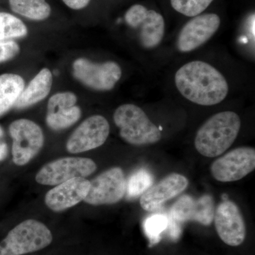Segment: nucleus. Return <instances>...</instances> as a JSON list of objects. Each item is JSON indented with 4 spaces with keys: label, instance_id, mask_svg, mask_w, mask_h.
<instances>
[{
    "label": "nucleus",
    "instance_id": "39448f33",
    "mask_svg": "<svg viewBox=\"0 0 255 255\" xmlns=\"http://www.w3.org/2000/svg\"><path fill=\"white\" fill-rule=\"evenodd\" d=\"M9 131L13 140V162L18 166L25 165L38 155L43 147V130L35 122L21 119L10 124Z\"/></svg>",
    "mask_w": 255,
    "mask_h": 255
},
{
    "label": "nucleus",
    "instance_id": "0eeeda50",
    "mask_svg": "<svg viewBox=\"0 0 255 255\" xmlns=\"http://www.w3.org/2000/svg\"><path fill=\"white\" fill-rule=\"evenodd\" d=\"M73 73L85 86L97 91H110L122 78V70L115 62L95 63L80 58L74 61Z\"/></svg>",
    "mask_w": 255,
    "mask_h": 255
},
{
    "label": "nucleus",
    "instance_id": "4468645a",
    "mask_svg": "<svg viewBox=\"0 0 255 255\" xmlns=\"http://www.w3.org/2000/svg\"><path fill=\"white\" fill-rule=\"evenodd\" d=\"M77 102L76 95L71 92H58L52 96L47 106V125L53 130H60L77 123L82 116Z\"/></svg>",
    "mask_w": 255,
    "mask_h": 255
},
{
    "label": "nucleus",
    "instance_id": "9b49d317",
    "mask_svg": "<svg viewBox=\"0 0 255 255\" xmlns=\"http://www.w3.org/2000/svg\"><path fill=\"white\" fill-rule=\"evenodd\" d=\"M110 132V124L105 117L92 116L74 130L67 142V150L75 154L97 148L105 144Z\"/></svg>",
    "mask_w": 255,
    "mask_h": 255
},
{
    "label": "nucleus",
    "instance_id": "aec40b11",
    "mask_svg": "<svg viewBox=\"0 0 255 255\" xmlns=\"http://www.w3.org/2000/svg\"><path fill=\"white\" fill-rule=\"evenodd\" d=\"M9 2L14 12L35 21L46 19L51 13L46 0H9Z\"/></svg>",
    "mask_w": 255,
    "mask_h": 255
},
{
    "label": "nucleus",
    "instance_id": "f8f14e48",
    "mask_svg": "<svg viewBox=\"0 0 255 255\" xmlns=\"http://www.w3.org/2000/svg\"><path fill=\"white\" fill-rule=\"evenodd\" d=\"M214 223L221 241L229 246L243 244L246 238V225L237 204L225 200L215 210Z\"/></svg>",
    "mask_w": 255,
    "mask_h": 255
},
{
    "label": "nucleus",
    "instance_id": "7ed1b4c3",
    "mask_svg": "<svg viewBox=\"0 0 255 255\" xmlns=\"http://www.w3.org/2000/svg\"><path fill=\"white\" fill-rule=\"evenodd\" d=\"M114 121L120 130L121 137L130 145H152L162 138L160 130L136 105L120 106L114 112Z\"/></svg>",
    "mask_w": 255,
    "mask_h": 255
},
{
    "label": "nucleus",
    "instance_id": "dca6fc26",
    "mask_svg": "<svg viewBox=\"0 0 255 255\" xmlns=\"http://www.w3.org/2000/svg\"><path fill=\"white\" fill-rule=\"evenodd\" d=\"M90 187V181L85 178H73L48 191L45 203L52 211L61 212L85 200Z\"/></svg>",
    "mask_w": 255,
    "mask_h": 255
},
{
    "label": "nucleus",
    "instance_id": "1a4fd4ad",
    "mask_svg": "<svg viewBox=\"0 0 255 255\" xmlns=\"http://www.w3.org/2000/svg\"><path fill=\"white\" fill-rule=\"evenodd\" d=\"M255 168V148L240 147L216 159L211 164V172L219 182H233L246 177Z\"/></svg>",
    "mask_w": 255,
    "mask_h": 255
},
{
    "label": "nucleus",
    "instance_id": "4be33fe9",
    "mask_svg": "<svg viewBox=\"0 0 255 255\" xmlns=\"http://www.w3.org/2000/svg\"><path fill=\"white\" fill-rule=\"evenodd\" d=\"M154 178L152 174L145 169H140L135 171L129 177L127 182L128 198L135 199L142 196L147 189L153 185Z\"/></svg>",
    "mask_w": 255,
    "mask_h": 255
},
{
    "label": "nucleus",
    "instance_id": "a211bd4d",
    "mask_svg": "<svg viewBox=\"0 0 255 255\" xmlns=\"http://www.w3.org/2000/svg\"><path fill=\"white\" fill-rule=\"evenodd\" d=\"M53 85V75L49 69L43 68L24 87L14 106L15 109L28 108L44 100L49 95Z\"/></svg>",
    "mask_w": 255,
    "mask_h": 255
},
{
    "label": "nucleus",
    "instance_id": "20e7f679",
    "mask_svg": "<svg viewBox=\"0 0 255 255\" xmlns=\"http://www.w3.org/2000/svg\"><path fill=\"white\" fill-rule=\"evenodd\" d=\"M53 241L46 225L36 220L23 221L0 242V255H23L44 249Z\"/></svg>",
    "mask_w": 255,
    "mask_h": 255
},
{
    "label": "nucleus",
    "instance_id": "412c9836",
    "mask_svg": "<svg viewBox=\"0 0 255 255\" xmlns=\"http://www.w3.org/2000/svg\"><path fill=\"white\" fill-rule=\"evenodd\" d=\"M28 29L21 20L9 13L0 12V41L26 36Z\"/></svg>",
    "mask_w": 255,
    "mask_h": 255
},
{
    "label": "nucleus",
    "instance_id": "b1692460",
    "mask_svg": "<svg viewBox=\"0 0 255 255\" xmlns=\"http://www.w3.org/2000/svg\"><path fill=\"white\" fill-rule=\"evenodd\" d=\"M169 224V219L167 216L161 214L152 215L147 218L144 223V228L146 234L149 236L151 241L156 243L159 239V236L164 231Z\"/></svg>",
    "mask_w": 255,
    "mask_h": 255
},
{
    "label": "nucleus",
    "instance_id": "393cba45",
    "mask_svg": "<svg viewBox=\"0 0 255 255\" xmlns=\"http://www.w3.org/2000/svg\"><path fill=\"white\" fill-rule=\"evenodd\" d=\"M19 50V46L14 41H0V63L12 59Z\"/></svg>",
    "mask_w": 255,
    "mask_h": 255
},
{
    "label": "nucleus",
    "instance_id": "ddd939ff",
    "mask_svg": "<svg viewBox=\"0 0 255 255\" xmlns=\"http://www.w3.org/2000/svg\"><path fill=\"white\" fill-rule=\"evenodd\" d=\"M221 19L216 14H199L188 21L179 33L177 49L189 53L197 49L212 38L219 30Z\"/></svg>",
    "mask_w": 255,
    "mask_h": 255
},
{
    "label": "nucleus",
    "instance_id": "6ab92c4d",
    "mask_svg": "<svg viewBox=\"0 0 255 255\" xmlns=\"http://www.w3.org/2000/svg\"><path fill=\"white\" fill-rule=\"evenodd\" d=\"M25 87L20 75L5 73L0 75V117L14 107Z\"/></svg>",
    "mask_w": 255,
    "mask_h": 255
},
{
    "label": "nucleus",
    "instance_id": "f03ea898",
    "mask_svg": "<svg viewBox=\"0 0 255 255\" xmlns=\"http://www.w3.org/2000/svg\"><path fill=\"white\" fill-rule=\"evenodd\" d=\"M241 127V120L236 112L214 114L196 132L194 145L204 157H216L232 146Z\"/></svg>",
    "mask_w": 255,
    "mask_h": 255
},
{
    "label": "nucleus",
    "instance_id": "bb28decb",
    "mask_svg": "<svg viewBox=\"0 0 255 255\" xmlns=\"http://www.w3.org/2000/svg\"><path fill=\"white\" fill-rule=\"evenodd\" d=\"M91 0H63L64 3L71 9L79 10L86 7Z\"/></svg>",
    "mask_w": 255,
    "mask_h": 255
},
{
    "label": "nucleus",
    "instance_id": "6e6552de",
    "mask_svg": "<svg viewBox=\"0 0 255 255\" xmlns=\"http://www.w3.org/2000/svg\"><path fill=\"white\" fill-rule=\"evenodd\" d=\"M126 192L127 179L123 169L114 167L90 181V190L84 201L92 206L110 205L122 200Z\"/></svg>",
    "mask_w": 255,
    "mask_h": 255
},
{
    "label": "nucleus",
    "instance_id": "2eb2a0df",
    "mask_svg": "<svg viewBox=\"0 0 255 255\" xmlns=\"http://www.w3.org/2000/svg\"><path fill=\"white\" fill-rule=\"evenodd\" d=\"M214 201L212 196L206 194L195 199L189 195L179 198L170 209L171 219L176 222L195 221L209 226L214 221Z\"/></svg>",
    "mask_w": 255,
    "mask_h": 255
},
{
    "label": "nucleus",
    "instance_id": "423d86ee",
    "mask_svg": "<svg viewBox=\"0 0 255 255\" xmlns=\"http://www.w3.org/2000/svg\"><path fill=\"white\" fill-rule=\"evenodd\" d=\"M96 169L97 164L91 159L63 157L45 164L36 174V181L42 185L56 186L73 178L88 177Z\"/></svg>",
    "mask_w": 255,
    "mask_h": 255
},
{
    "label": "nucleus",
    "instance_id": "f3484780",
    "mask_svg": "<svg viewBox=\"0 0 255 255\" xmlns=\"http://www.w3.org/2000/svg\"><path fill=\"white\" fill-rule=\"evenodd\" d=\"M189 180L185 176L178 173L169 174L144 193L140 199L144 211H157L165 201L170 200L186 190Z\"/></svg>",
    "mask_w": 255,
    "mask_h": 255
},
{
    "label": "nucleus",
    "instance_id": "9d476101",
    "mask_svg": "<svg viewBox=\"0 0 255 255\" xmlns=\"http://www.w3.org/2000/svg\"><path fill=\"white\" fill-rule=\"evenodd\" d=\"M125 21L130 27L139 30L140 44L146 49L156 48L163 39L164 18L154 10L140 4L133 5L126 13Z\"/></svg>",
    "mask_w": 255,
    "mask_h": 255
},
{
    "label": "nucleus",
    "instance_id": "5701e85b",
    "mask_svg": "<svg viewBox=\"0 0 255 255\" xmlns=\"http://www.w3.org/2000/svg\"><path fill=\"white\" fill-rule=\"evenodd\" d=\"M214 0H171L174 9L184 16H194L205 11Z\"/></svg>",
    "mask_w": 255,
    "mask_h": 255
},
{
    "label": "nucleus",
    "instance_id": "f257e3e1",
    "mask_svg": "<svg viewBox=\"0 0 255 255\" xmlns=\"http://www.w3.org/2000/svg\"><path fill=\"white\" fill-rule=\"evenodd\" d=\"M174 82L183 97L201 106L221 103L229 90L222 74L210 64L199 60L189 62L179 68Z\"/></svg>",
    "mask_w": 255,
    "mask_h": 255
},
{
    "label": "nucleus",
    "instance_id": "a878e982",
    "mask_svg": "<svg viewBox=\"0 0 255 255\" xmlns=\"http://www.w3.org/2000/svg\"><path fill=\"white\" fill-rule=\"evenodd\" d=\"M8 155V145L4 140V131L0 126V162H2Z\"/></svg>",
    "mask_w": 255,
    "mask_h": 255
}]
</instances>
